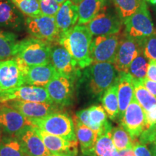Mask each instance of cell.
Wrapping results in <instances>:
<instances>
[{"label": "cell", "mask_w": 156, "mask_h": 156, "mask_svg": "<svg viewBox=\"0 0 156 156\" xmlns=\"http://www.w3.org/2000/svg\"><path fill=\"white\" fill-rule=\"evenodd\" d=\"M93 36L85 25H76L60 35L58 44L67 50L80 69H84L93 63L90 46Z\"/></svg>", "instance_id": "1"}, {"label": "cell", "mask_w": 156, "mask_h": 156, "mask_svg": "<svg viewBox=\"0 0 156 156\" xmlns=\"http://www.w3.org/2000/svg\"><path fill=\"white\" fill-rule=\"evenodd\" d=\"M81 76L90 94L101 98L103 93L117 81L119 72L113 64L100 62L92 63L84 69Z\"/></svg>", "instance_id": "2"}, {"label": "cell", "mask_w": 156, "mask_h": 156, "mask_svg": "<svg viewBox=\"0 0 156 156\" xmlns=\"http://www.w3.org/2000/svg\"><path fill=\"white\" fill-rule=\"evenodd\" d=\"M51 45L34 37L18 41L15 46V56L20 58L29 67L51 63Z\"/></svg>", "instance_id": "3"}, {"label": "cell", "mask_w": 156, "mask_h": 156, "mask_svg": "<svg viewBox=\"0 0 156 156\" xmlns=\"http://www.w3.org/2000/svg\"><path fill=\"white\" fill-rule=\"evenodd\" d=\"M29 120L33 126L46 133L60 136L69 141L77 140L73 119L66 113L58 111L44 118Z\"/></svg>", "instance_id": "4"}, {"label": "cell", "mask_w": 156, "mask_h": 156, "mask_svg": "<svg viewBox=\"0 0 156 156\" xmlns=\"http://www.w3.org/2000/svg\"><path fill=\"white\" fill-rule=\"evenodd\" d=\"M123 23L125 28L124 35L138 41L143 40L155 32L153 19L146 1Z\"/></svg>", "instance_id": "5"}, {"label": "cell", "mask_w": 156, "mask_h": 156, "mask_svg": "<svg viewBox=\"0 0 156 156\" xmlns=\"http://www.w3.org/2000/svg\"><path fill=\"white\" fill-rule=\"evenodd\" d=\"M25 25L32 37L49 44H58L60 32L56 25L55 17L39 15L35 17H27Z\"/></svg>", "instance_id": "6"}, {"label": "cell", "mask_w": 156, "mask_h": 156, "mask_svg": "<svg viewBox=\"0 0 156 156\" xmlns=\"http://www.w3.org/2000/svg\"><path fill=\"white\" fill-rule=\"evenodd\" d=\"M120 124L128 132L133 142L149 127L145 112L133 96L125 112L119 120Z\"/></svg>", "instance_id": "7"}, {"label": "cell", "mask_w": 156, "mask_h": 156, "mask_svg": "<svg viewBox=\"0 0 156 156\" xmlns=\"http://www.w3.org/2000/svg\"><path fill=\"white\" fill-rule=\"evenodd\" d=\"M120 39L119 34L95 37L90 46V57L93 63L114 64Z\"/></svg>", "instance_id": "8"}, {"label": "cell", "mask_w": 156, "mask_h": 156, "mask_svg": "<svg viewBox=\"0 0 156 156\" xmlns=\"http://www.w3.org/2000/svg\"><path fill=\"white\" fill-rule=\"evenodd\" d=\"M75 81L58 73L48 83L45 87L54 104L62 108L71 105L75 90Z\"/></svg>", "instance_id": "9"}, {"label": "cell", "mask_w": 156, "mask_h": 156, "mask_svg": "<svg viewBox=\"0 0 156 156\" xmlns=\"http://www.w3.org/2000/svg\"><path fill=\"white\" fill-rule=\"evenodd\" d=\"M12 101L54 103L46 87L24 85L16 88L0 93V103Z\"/></svg>", "instance_id": "10"}, {"label": "cell", "mask_w": 156, "mask_h": 156, "mask_svg": "<svg viewBox=\"0 0 156 156\" xmlns=\"http://www.w3.org/2000/svg\"><path fill=\"white\" fill-rule=\"evenodd\" d=\"M76 118L80 122L93 130L98 135L111 132L113 128L108 121V115L102 106L95 105L79 111Z\"/></svg>", "instance_id": "11"}, {"label": "cell", "mask_w": 156, "mask_h": 156, "mask_svg": "<svg viewBox=\"0 0 156 156\" xmlns=\"http://www.w3.org/2000/svg\"><path fill=\"white\" fill-rule=\"evenodd\" d=\"M142 41L136 40L126 35L120 39L113 64L119 73H128L129 67L133 60L142 53Z\"/></svg>", "instance_id": "12"}, {"label": "cell", "mask_w": 156, "mask_h": 156, "mask_svg": "<svg viewBox=\"0 0 156 156\" xmlns=\"http://www.w3.org/2000/svg\"><path fill=\"white\" fill-rule=\"evenodd\" d=\"M51 64L60 75L76 80L81 77L80 69L67 50L59 44H54L51 48Z\"/></svg>", "instance_id": "13"}, {"label": "cell", "mask_w": 156, "mask_h": 156, "mask_svg": "<svg viewBox=\"0 0 156 156\" xmlns=\"http://www.w3.org/2000/svg\"><path fill=\"white\" fill-rule=\"evenodd\" d=\"M122 23L116 13L104 11L85 25L92 36L96 37L119 34Z\"/></svg>", "instance_id": "14"}, {"label": "cell", "mask_w": 156, "mask_h": 156, "mask_svg": "<svg viewBox=\"0 0 156 156\" xmlns=\"http://www.w3.org/2000/svg\"><path fill=\"white\" fill-rule=\"evenodd\" d=\"M5 105L15 109L28 119H41L51 113L60 111L59 106L54 103L29 102L23 101H12Z\"/></svg>", "instance_id": "15"}, {"label": "cell", "mask_w": 156, "mask_h": 156, "mask_svg": "<svg viewBox=\"0 0 156 156\" xmlns=\"http://www.w3.org/2000/svg\"><path fill=\"white\" fill-rule=\"evenodd\" d=\"M25 84V75L16 58L2 61L0 65V93L23 86Z\"/></svg>", "instance_id": "16"}, {"label": "cell", "mask_w": 156, "mask_h": 156, "mask_svg": "<svg viewBox=\"0 0 156 156\" xmlns=\"http://www.w3.org/2000/svg\"><path fill=\"white\" fill-rule=\"evenodd\" d=\"M30 124V120L15 109L7 105L0 106V128L2 133L16 136Z\"/></svg>", "instance_id": "17"}, {"label": "cell", "mask_w": 156, "mask_h": 156, "mask_svg": "<svg viewBox=\"0 0 156 156\" xmlns=\"http://www.w3.org/2000/svg\"><path fill=\"white\" fill-rule=\"evenodd\" d=\"M16 137L28 156H48L51 154L32 124L25 126Z\"/></svg>", "instance_id": "18"}, {"label": "cell", "mask_w": 156, "mask_h": 156, "mask_svg": "<svg viewBox=\"0 0 156 156\" xmlns=\"http://www.w3.org/2000/svg\"><path fill=\"white\" fill-rule=\"evenodd\" d=\"M36 127V126H35ZM45 146L51 154L61 156H77L78 154V141H69L60 136L53 135L41 131L36 127Z\"/></svg>", "instance_id": "19"}, {"label": "cell", "mask_w": 156, "mask_h": 156, "mask_svg": "<svg viewBox=\"0 0 156 156\" xmlns=\"http://www.w3.org/2000/svg\"><path fill=\"white\" fill-rule=\"evenodd\" d=\"M25 25L23 13L10 0H0V27L20 30Z\"/></svg>", "instance_id": "20"}, {"label": "cell", "mask_w": 156, "mask_h": 156, "mask_svg": "<svg viewBox=\"0 0 156 156\" xmlns=\"http://www.w3.org/2000/svg\"><path fill=\"white\" fill-rule=\"evenodd\" d=\"M58 73L51 64L30 67L25 78V85L46 87Z\"/></svg>", "instance_id": "21"}, {"label": "cell", "mask_w": 156, "mask_h": 156, "mask_svg": "<svg viewBox=\"0 0 156 156\" xmlns=\"http://www.w3.org/2000/svg\"><path fill=\"white\" fill-rule=\"evenodd\" d=\"M55 19L60 35L67 32L77 23L78 6L71 0H67L60 6Z\"/></svg>", "instance_id": "22"}, {"label": "cell", "mask_w": 156, "mask_h": 156, "mask_svg": "<svg viewBox=\"0 0 156 156\" xmlns=\"http://www.w3.org/2000/svg\"><path fill=\"white\" fill-rule=\"evenodd\" d=\"M133 96V78L128 73H119L118 100L119 109V121L124 115Z\"/></svg>", "instance_id": "23"}, {"label": "cell", "mask_w": 156, "mask_h": 156, "mask_svg": "<svg viewBox=\"0 0 156 156\" xmlns=\"http://www.w3.org/2000/svg\"><path fill=\"white\" fill-rule=\"evenodd\" d=\"M108 0H83L78 5L77 25H86L106 10Z\"/></svg>", "instance_id": "24"}, {"label": "cell", "mask_w": 156, "mask_h": 156, "mask_svg": "<svg viewBox=\"0 0 156 156\" xmlns=\"http://www.w3.org/2000/svg\"><path fill=\"white\" fill-rule=\"evenodd\" d=\"M75 130L76 138L80 145L82 154L94 153V146L98 135L76 118Z\"/></svg>", "instance_id": "25"}, {"label": "cell", "mask_w": 156, "mask_h": 156, "mask_svg": "<svg viewBox=\"0 0 156 156\" xmlns=\"http://www.w3.org/2000/svg\"><path fill=\"white\" fill-rule=\"evenodd\" d=\"M100 99L108 118L112 121L119 119V109L118 100V80L103 93Z\"/></svg>", "instance_id": "26"}, {"label": "cell", "mask_w": 156, "mask_h": 156, "mask_svg": "<svg viewBox=\"0 0 156 156\" xmlns=\"http://www.w3.org/2000/svg\"><path fill=\"white\" fill-rule=\"evenodd\" d=\"M134 96L145 110L149 112L156 106V98L151 94L142 84V80L133 79Z\"/></svg>", "instance_id": "27"}, {"label": "cell", "mask_w": 156, "mask_h": 156, "mask_svg": "<svg viewBox=\"0 0 156 156\" xmlns=\"http://www.w3.org/2000/svg\"><path fill=\"white\" fill-rule=\"evenodd\" d=\"M17 36L14 33L0 29V61L15 56Z\"/></svg>", "instance_id": "28"}, {"label": "cell", "mask_w": 156, "mask_h": 156, "mask_svg": "<svg viewBox=\"0 0 156 156\" xmlns=\"http://www.w3.org/2000/svg\"><path fill=\"white\" fill-rule=\"evenodd\" d=\"M0 156H28L16 136L4 134L0 142Z\"/></svg>", "instance_id": "29"}, {"label": "cell", "mask_w": 156, "mask_h": 156, "mask_svg": "<svg viewBox=\"0 0 156 156\" xmlns=\"http://www.w3.org/2000/svg\"><path fill=\"white\" fill-rule=\"evenodd\" d=\"M94 153L96 156H119V152L115 147L111 137V132L98 137L94 146Z\"/></svg>", "instance_id": "30"}, {"label": "cell", "mask_w": 156, "mask_h": 156, "mask_svg": "<svg viewBox=\"0 0 156 156\" xmlns=\"http://www.w3.org/2000/svg\"><path fill=\"white\" fill-rule=\"evenodd\" d=\"M145 0H112L116 14L124 22L141 7Z\"/></svg>", "instance_id": "31"}, {"label": "cell", "mask_w": 156, "mask_h": 156, "mask_svg": "<svg viewBox=\"0 0 156 156\" xmlns=\"http://www.w3.org/2000/svg\"><path fill=\"white\" fill-rule=\"evenodd\" d=\"M111 137L115 147L119 152L133 147V141L128 132L121 124L112 129Z\"/></svg>", "instance_id": "32"}, {"label": "cell", "mask_w": 156, "mask_h": 156, "mask_svg": "<svg viewBox=\"0 0 156 156\" xmlns=\"http://www.w3.org/2000/svg\"><path fill=\"white\" fill-rule=\"evenodd\" d=\"M148 61L149 60L143 55V53L140 54L130 64L128 73L134 80H143L147 75Z\"/></svg>", "instance_id": "33"}, {"label": "cell", "mask_w": 156, "mask_h": 156, "mask_svg": "<svg viewBox=\"0 0 156 156\" xmlns=\"http://www.w3.org/2000/svg\"><path fill=\"white\" fill-rule=\"evenodd\" d=\"M20 12L27 17H35L41 14L38 0H10Z\"/></svg>", "instance_id": "34"}, {"label": "cell", "mask_w": 156, "mask_h": 156, "mask_svg": "<svg viewBox=\"0 0 156 156\" xmlns=\"http://www.w3.org/2000/svg\"><path fill=\"white\" fill-rule=\"evenodd\" d=\"M142 53L148 60H156V30L142 41Z\"/></svg>", "instance_id": "35"}, {"label": "cell", "mask_w": 156, "mask_h": 156, "mask_svg": "<svg viewBox=\"0 0 156 156\" xmlns=\"http://www.w3.org/2000/svg\"><path fill=\"white\" fill-rule=\"evenodd\" d=\"M40 10L42 15L55 17L60 8V5L56 0H38Z\"/></svg>", "instance_id": "36"}, {"label": "cell", "mask_w": 156, "mask_h": 156, "mask_svg": "<svg viewBox=\"0 0 156 156\" xmlns=\"http://www.w3.org/2000/svg\"><path fill=\"white\" fill-rule=\"evenodd\" d=\"M132 149L136 156H153L149 147L146 145L140 143L138 140L133 142Z\"/></svg>", "instance_id": "37"}, {"label": "cell", "mask_w": 156, "mask_h": 156, "mask_svg": "<svg viewBox=\"0 0 156 156\" xmlns=\"http://www.w3.org/2000/svg\"><path fill=\"white\" fill-rule=\"evenodd\" d=\"M146 77L152 81L156 82V60L151 59L148 61Z\"/></svg>", "instance_id": "38"}, {"label": "cell", "mask_w": 156, "mask_h": 156, "mask_svg": "<svg viewBox=\"0 0 156 156\" xmlns=\"http://www.w3.org/2000/svg\"><path fill=\"white\" fill-rule=\"evenodd\" d=\"M142 82L145 88L156 98V82L152 81L151 80L147 79L146 77L143 80H142Z\"/></svg>", "instance_id": "39"}, {"label": "cell", "mask_w": 156, "mask_h": 156, "mask_svg": "<svg viewBox=\"0 0 156 156\" xmlns=\"http://www.w3.org/2000/svg\"><path fill=\"white\" fill-rule=\"evenodd\" d=\"M145 114L148 126H151L156 124V106L149 112H145Z\"/></svg>", "instance_id": "40"}, {"label": "cell", "mask_w": 156, "mask_h": 156, "mask_svg": "<svg viewBox=\"0 0 156 156\" xmlns=\"http://www.w3.org/2000/svg\"><path fill=\"white\" fill-rule=\"evenodd\" d=\"M119 156H136L132 148L119 151Z\"/></svg>", "instance_id": "41"}, {"label": "cell", "mask_w": 156, "mask_h": 156, "mask_svg": "<svg viewBox=\"0 0 156 156\" xmlns=\"http://www.w3.org/2000/svg\"><path fill=\"white\" fill-rule=\"evenodd\" d=\"M147 147H149L150 151L152 153L153 156H156V140L155 142H153V143L150 144L149 145H147Z\"/></svg>", "instance_id": "42"}, {"label": "cell", "mask_w": 156, "mask_h": 156, "mask_svg": "<svg viewBox=\"0 0 156 156\" xmlns=\"http://www.w3.org/2000/svg\"><path fill=\"white\" fill-rule=\"evenodd\" d=\"M145 1L151 3L153 6H155L156 7V0H145Z\"/></svg>", "instance_id": "43"}, {"label": "cell", "mask_w": 156, "mask_h": 156, "mask_svg": "<svg viewBox=\"0 0 156 156\" xmlns=\"http://www.w3.org/2000/svg\"><path fill=\"white\" fill-rule=\"evenodd\" d=\"M71 1L73 2L74 4H75L76 5H78L82 1H83V0H71Z\"/></svg>", "instance_id": "44"}, {"label": "cell", "mask_w": 156, "mask_h": 156, "mask_svg": "<svg viewBox=\"0 0 156 156\" xmlns=\"http://www.w3.org/2000/svg\"><path fill=\"white\" fill-rule=\"evenodd\" d=\"M56 2H58V4H59V5H62V4H63V3H64V2H66V1H67V0H56Z\"/></svg>", "instance_id": "45"}, {"label": "cell", "mask_w": 156, "mask_h": 156, "mask_svg": "<svg viewBox=\"0 0 156 156\" xmlns=\"http://www.w3.org/2000/svg\"><path fill=\"white\" fill-rule=\"evenodd\" d=\"M81 156H96L95 153H92V154H87V155H85V154H82Z\"/></svg>", "instance_id": "46"}, {"label": "cell", "mask_w": 156, "mask_h": 156, "mask_svg": "<svg viewBox=\"0 0 156 156\" xmlns=\"http://www.w3.org/2000/svg\"><path fill=\"white\" fill-rule=\"evenodd\" d=\"M2 137V131L1 128H0V142H1Z\"/></svg>", "instance_id": "47"}, {"label": "cell", "mask_w": 156, "mask_h": 156, "mask_svg": "<svg viewBox=\"0 0 156 156\" xmlns=\"http://www.w3.org/2000/svg\"><path fill=\"white\" fill-rule=\"evenodd\" d=\"M48 156H61V155H54V154H50Z\"/></svg>", "instance_id": "48"}, {"label": "cell", "mask_w": 156, "mask_h": 156, "mask_svg": "<svg viewBox=\"0 0 156 156\" xmlns=\"http://www.w3.org/2000/svg\"><path fill=\"white\" fill-rule=\"evenodd\" d=\"M2 61H0V65H1V64H2Z\"/></svg>", "instance_id": "49"}, {"label": "cell", "mask_w": 156, "mask_h": 156, "mask_svg": "<svg viewBox=\"0 0 156 156\" xmlns=\"http://www.w3.org/2000/svg\"><path fill=\"white\" fill-rule=\"evenodd\" d=\"M155 131H156V124H155Z\"/></svg>", "instance_id": "50"}]
</instances>
